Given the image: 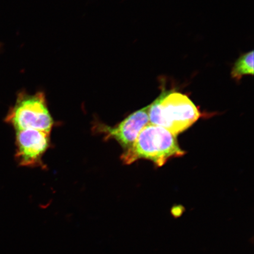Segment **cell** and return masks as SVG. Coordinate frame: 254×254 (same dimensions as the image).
I'll list each match as a JSON object with an SVG mask.
<instances>
[{
	"label": "cell",
	"mask_w": 254,
	"mask_h": 254,
	"mask_svg": "<svg viewBox=\"0 0 254 254\" xmlns=\"http://www.w3.org/2000/svg\"><path fill=\"white\" fill-rule=\"evenodd\" d=\"M200 116L197 107L190 98L175 91L163 90L149 109L150 124L176 136L190 128Z\"/></svg>",
	"instance_id": "cell-2"
},
{
	"label": "cell",
	"mask_w": 254,
	"mask_h": 254,
	"mask_svg": "<svg viewBox=\"0 0 254 254\" xmlns=\"http://www.w3.org/2000/svg\"><path fill=\"white\" fill-rule=\"evenodd\" d=\"M150 105L135 111L117 125L111 127L100 122H95L93 130L104 137V140L114 139L125 151L131 147L139 132L150 122Z\"/></svg>",
	"instance_id": "cell-4"
},
{
	"label": "cell",
	"mask_w": 254,
	"mask_h": 254,
	"mask_svg": "<svg viewBox=\"0 0 254 254\" xmlns=\"http://www.w3.org/2000/svg\"><path fill=\"white\" fill-rule=\"evenodd\" d=\"M184 154L176 135L163 127L149 123L139 132L131 147L123 152L122 160L124 164L129 165L139 159H146L161 167L170 159Z\"/></svg>",
	"instance_id": "cell-1"
},
{
	"label": "cell",
	"mask_w": 254,
	"mask_h": 254,
	"mask_svg": "<svg viewBox=\"0 0 254 254\" xmlns=\"http://www.w3.org/2000/svg\"><path fill=\"white\" fill-rule=\"evenodd\" d=\"M254 51L241 56L232 68V78L240 80L245 75H254Z\"/></svg>",
	"instance_id": "cell-6"
},
{
	"label": "cell",
	"mask_w": 254,
	"mask_h": 254,
	"mask_svg": "<svg viewBox=\"0 0 254 254\" xmlns=\"http://www.w3.org/2000/svg\"><path fill=\"white\" fill-rule=\"evenodd\" d=\"M5 121L15 131L32 129L51 133L55 123L48 107L45 95L42 92L30 94L24 91L18 94Z\"/></svg>",
	"instance_id": "cell-3"
},
{
	"label": "cell",
	"mask_w": 254,
	"mask_h": 254,
	"mask_svg": "<svg viewBox=\"0 0 254 254\" xmlns=\"http://www.w3.org/2000/svg\"><path fill=\"white\" fill-rule=\"evenodd\" d=\"M16 132L15 159L20 166H43V157L50 146V133L37 129Z\"/></svg>",
	"instance_id": "cell-5"
}]
</instances>
